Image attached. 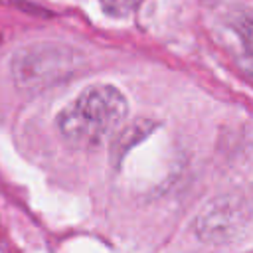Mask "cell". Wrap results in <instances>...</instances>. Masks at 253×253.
Segmentation results:
<instances>
[{"label": "cell", "mask_w": 253, "mask_h": 253, "mask_svg": "<svg viewBox=\"0 0 253 253\" xmlns=\"http://www.w3.org/2000/svg\"><path fill=\"white\" fill-rule=\"evenodd\" d=\"M245 253H247V251H245Z\"/></svg>", "instance_id": "5"}, {"label": "cell", "mask_w": 253, "mask_h": 253, "mask_svg": "<svg viewBox=\"0 0 253 253\" xmlns=\"http://www.w3.org/2000/svg\"><path fill=\"white\" fill-rule=\"evenodd\" d=\"M142 0H101V6L107 14L111 16H117V18H123L126 14H130Z\"/></svg>", "instance_id": "4"}, {"label": "cell", "mask_w": 253, "mask_h": 253, "mask_svg": "<svg viewBox=\"0 0 253 253\" xmlns=\"http://www.w3.org/2000/svg\"><path fill=\"white\" fill-rule=\"evenodd\" d=\"M128 103L125 95L107 83L85 87L57 115V130L61 138L81 150L105 144L126 121Z\"/></svg>", "instance_id": "1"}, {"label": "cell", "mask_w": 253, "mask_h": 253, "mask_svg": "<svg viewBox=\"0 0 253 253\" xmlns=\"http://www.w3.org/2000/svg\"><path fill=\"white\" fill-rule=\"evenodd\" d=\"M249 227V208L241 196H223L211 202L196 219L194 229L202 241L223 243L239 239Z\"/></svg>", "instance_id": "3"}, {"label": "cell", "mask_w": 253, "mask_h": 253, "mask_svg": "<svg viewBox=\"0 0 253 253\" xmlns=\"http://www.w3.org/2000/svg\"><path fill=\"white\" fill-rule=\"evenodd\" d=\"M71 69V55L65 47L51 43L28 45L12 59V71L16 81L30 89H45L61 79Z\"/></svg>", "instance_id": "2"}]
</instances>
